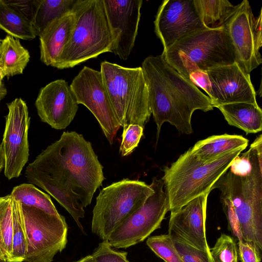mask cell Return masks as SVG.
<instances>
[{
    "label": "cell",
    "mask_w": 262,
    "mask_h": 262,
    "mask_svg": "<svg viewBox=\"0 0 262 262\" xmlns=\"http://www.w3.org/2000/svg\"><path fill=\"white\" fill-rule=\"evenodd\" d=\"M14 197L11 194L0 197V257L10 262L13 229Z\"/></svg>",
    "instance_id": "cell-26"
},
{
    "label": "cell",
    "mask_w": 262,
    "mask_h": 262,
    "mask_svg": "<svg viewBox=\"0 0 262 262\" xmlns=\"http://www.w3.org/2000/svg\"><path fill=\"white\" fill-rule=\"evenodd\" d=\"M154 192L150 185L124 179L103 188L93 211L92 232L102 241L125 220L140 209Z\"/></svg>",
    "instance_id": "cell-8"
},
{
    "label": "cell",
    "mask_w": 262,
    "mask_h": 262,
    "mask_svg": "<svg viewBox=\"0 0 262 262\" xmlns=\"http://www.w3.org/2000/svg\"><path fill=\"white\" fill-rule=\"evenodd\" d=\"M25 174L64 208L84 233L80 221L84 208L105 179L91 143L76 132H64L28 165Z\"/></svg>",
    "instance_id": "cell-1"
},
{
    "label": "cell",
    "mask_w": 262,
    "mask_h": 262,
    "mask_svg": "<svg viewBox=\"0 0 262 262\" xmlns=\"http://www.w3.org/2000/svg\"><path fill=\"white\" fill-rule=\"evenodd\" d=\"M5 166L4 156L0 145V172L2 171Z\"/></svg>",
    "instance_id": "cell-37"
},
{
    "label": "cell",
    "mask_w": 262,
    "mask_h": 262,
    "mask_svg": "<svg viewBox=\"0 0 262 262\" xmlns=\"http://www.w3.org/2000/svg\"><path fill=\"white\" fill-rule=\"evenodd\" d=\"M210 253L213 262H238L236 244L231 236L224 233L210 248Z\"/></svg>",
    "instance_id": "cell-30"
},
{
    "label": "cell",
    "mask_w": 262,
    "mask_h": 262,
    "mask_svg": "<svg viewBox=\"0 0 262 262\" xmlns=\"http://www.w3.org/2000/svg\"><path fill=\"white\" fill-rule=\"evenodd\" d=\"M252 166L243 174L229 169L211 188L219 190L223 209L231 210L238 221L243 241L262 250V136L250 145Z\"/></svg>",
    "instance_id": "cell-3"
},
{
    "label": "cell",
    "mask_w": 262,
    "mask_h": 262,
    "mask_svg": "<svg viewBox=\"0 0 262 262\" xmlns=\"http://www.w3.org/2000/svg\"><path fill=\"white\" fill-rule=\"evenodd\" d=\"M127 253L112 247L107 241H102L91 254L94 262H129Z\"/></svg>",
    "instance_id": "cell-32"
},
{
    "label": "cell",
    "mask_w": 262,
    "mask_h": 262,
    "mask_svg": "<svg viewBox=\"0 0 262 262\" xmlns=\"http://www.w3.org/2000/svg\"><path fill=\"white\" fill-rule=\"evenodd\" d=\"M146 244L165 262H183L174 246L171 235L168 233L149 237Z\"/></svg>",
    "instance_id": "cell-29"
},
{
    "label": "cell",
    "mask_w": 262,
    "mask_h": 262,
    "mask_svg": "<svg viewBox=\"0 0 262 262\" xmlns=\"http://www.w3.org/2000/svg\"><path fill=\"white\" fill-rule=\"evenodd\" d=\"M143 133V127L135 124H129L123 130L119 149L121 156H128L134 150L138 145Z\"/></svg>",
    "instance_id": "cell-33"
},
{
    "label": "cell",
    "mask_w": 262,
    "mask_h": 262,
    "mask_svg": "<svg viewBox=\"0 0 262 262\" xmlns=\"http://www.w3.org/2000/svg\"><path fill=\"white\" fill-rule=\"evenodd\" d=\"M193 2L204 26L210 29L224 28L236 7V5L227 0H193Z\"/></svg>",
    "instance_id": "cell-23"
},
{
    "label": "cell",
    "mask_w": 262,
    "mask_h": 262,
    "mask_svg": "<svg viewBox=\"0 0 262 262\" xmlns=\"http://www.w3.org/2000/svg\"><path fill=\"white\" fill-rule=\"evenodd\" d=\"M141 68L157 125V141L164 123L173 125L180 133L189 135L193 133V112L198 110L206 112L215 107L209 96L171 67L162 53L145 58Z\"/></svg>",
    "instance_id": "cell-2"
},
{
    "label": "cell",
    "mask_w": 262,
    "mask_h": 262,
    "mask_svg": "<svg viewBox=\"0 0 262 262\" xmlns=\"http://www.w3.org/2000/svg\"><path fill=\"white\" fill-rule=\"evenodd\" d=\"M72 10L50 24L38 36L40 60L54 67L68 42L73 28Z\"/></svg>",
    "instance_id": "cell-19"
},
{
    "label": "cell",
    "mask_w": 262,
    "mask_h": 262,
    "mask_svg": "<svg viewBox=\"0 0 262 262\" xmlns=\"http://www.w3.org/2000/svg\"><path fill=\"white\" fill-rule=\"evenodd\" d=\"M102 74L117 119L123 130L130 124L144 128L151 111L148 90L141 67L126 68L104 61Z\"/></svg>",
    "instance_id": "cell-7"
},
{
    "label": "cell",
    "mask_w": 262,
    "mask_h": 262,
    "mask_svg": "<svg viewBox=\"0 0 262 262\" xmlns=\"http://www.w3.org/2000/svg\"><path fill=\"white\" fill-rule=\"evenodd\" d=\"M7 94V90L5 85L0 87V102L5 98Z\"/></svg>",
    "instance_id": "cell-39"
},
{
    "label": "cell",
    "mask_w": 262,
    "mask_h": 262,
    "mask_svg": "<svg viewBox=\"0 0 262 262\" xmlns=\"http://www.w3.org/2000/svg\"><path fill=\"white\" fill-rule=\"evenodd\" d=\"M162 53L167 62L186 79L193 71H207L235 62L231 43L224 28H206L192 32Z\"/></svg>",
    "instance_id": "cell-6"
},
{
    "label": "cell",
    "mask_w": 262,
    "mask_h": 262,
    "mask_svg": "<svg viewBox=\"0 0 262 262\" xmlns=\"http://www.w3.org/2000/svg\"><path fill=\"white\" fill-rule=\"evenodd\" d=\"M154 25L156 34L163 46V50L181 38L206 29L193 0L163 1L158 8Z\"/></svg>",
    "instance_id": "cell-14"
},
{
    "label": "cell",
    "mask_w": 262,
    "mask_h": 262,
    "mask_svg": "<svg viewBox=\"0 0 262 262\" xmlns=\"http://www.w3.org/2000/svg\"><path fill=\"white\" fill-rule=\"evenodd\" d=\"M73 30L54 67L71 68L86 60L111 52L114 36L103 0H76L72 8Z\"/></svg>",
    "instance_id": "cell-5"
},
{
    "label": "cell",
    "mask_w": 262,
    "mask_h": 262,
    "mask_svg": "<svg viewBox=\"0 0 262 262\" xmlns=\"http://www.w3.org/2000/svg\"><path fill=\"white\" fill-rule=\"evenodd\" d=\"M76 0H38L32 25L39 36L52 21L72 11Z\"/></svg>",
    "instance_id": "cell-25"
},
{
    "label": "cell",
    "mask_w": 262,
    "mask_h": 262,
    "mask_svg": "<svg viewBox=\"0 0 262 262\" xmlns=\"http://www.w3.org/2000/svg\"><path fill=\"white\" fill-rule=\"evenodd\" d=\"M0 262H3L0 257Z\"/></svg>",
    "instance_id": "cell-41"
},
{
    "label": "cell",
    "mask_w": 262,
    "mask_h": 262,
    "mask_svg": "<svg viewBox=\"0 0 262 262\" xmlns=\"http://www.w3.org/2000/svg\"><path fill=\"white\" fill-rule=\"evenodd\" d=\"M248 142L249 140L242 136L225 134L200 140L189 149L200 160L210 162L233 150L245 149Z\"/></svg>",
    "instance_id": "cell-20"
},
{
    "label": "cell",
    "mask_w": 262,
    "mask_h": 262,
    "mask_svg": "<svg viewBox=\"0 0 262 262\" xmlns=\"http://www.w3.org/2000/svg\"><path fill=\"white\" fill-rule=\"evenodd\" d=\"M206 73L210 87L209 97L215 107L237 102L257 104L250 75L236 62L212 68Z\"/></svg>",
    "instance_id": "cell-15"
},
{
    "label": "cell",
    "mask_w": 262,
    "mask_h": 262,
    "mask_svg": "<svg viewBox=\"0 0 262 262\" xmlns=\"http://www.w3.org/2000/svg\"><path fill=\"white\" fill-rule=\"evenodd\" d=\"M114 36L111 53L126 60L134 48L141 17L142 0H103Z\"/></svg>",
    "instance_id": "cell-16"
},
{
    "label": "cell",
    "mask_w": 262,
    "mask_h": 262,
    "mask_svg": "<svg viewBox=\"0 0 262 262\" xmlns=\"http://www.w3.org/2000/svg\"><path fill=\"white\" fill-rule=\"evenodd\" d=\"M262 12L255 17L248 1L236 7L225 25L233 50L235 60L247 74L262 62L259 50L262 46Z\"/></svg>",
    "instance_id": "cell-11"
},
{
    "label": "cell",
    "mask_w": 262,
    "mask_h": 262,
    "mask_svg": "<svg viewBox=\"0 0 262 262\" xmlns=\"http://www.w3.org/2000/svg\"><path fill=\"white\" fill-rule=\"evenodd\" d=\"M187 79L196 87L199 86L203 89L209 96L210 93V87L206 71L200 70L193 71L188 75Z\"/></svg>",
    "instance_id": "cell-36"
},
{
    "label": "cell",
    "mask_w": 262,
    "mask_h": 262,
    "mask_svg": "<svg viewBox=\"0 0 262 262\" xmlns=\"http://www.w3.org/2000/svg\"><path fill=\"white\" fill-rule=\"evenodd\" d=\"M4 1L32 24L37 8L38 0H4Z\"/></svg>",
    "instance_id": "cell-34"
},
{
    "label": "cell",
    "mask_w": 262,
    "mask_h": 262,
    "mask_svg": "<svg viewBox=\"0 0 262 262\" xmlns=\"http://www.w3.org/2000/svg\"><path fill=\"white\" fill-rule=\"evenodd\" d=\"M78 104L86 107L98 121L108 143L121 127L114 112L100 71L84 67L70 84Z\"/></svg>",
    "instance_id": "cell-12"
},
{
    "label": "cell",
    "mask_w": 262,
    "mask_h": 262,
    "mask_svg": "<svg viewBox=\"0 0 262 262\" xmlns=\"http://www.w3.org/2000/svg\"><path fill=\"white\" fill-rule=\"evenodd\" d=\"M35 106L41 121L56 129L68 126L78 108L70 85L62 79L53 81L41 88Z\"/></svg>",
    "instance_id": "cell-17"
},
{
    "label": "cell",
    "mask_w": 262,
    "mask_h": 262,
    "mask_svg": "<svg viewBox=\"0 0 262 262\" xmlns=\"http://www.w3.org/2000/svg\"><path fill=\"white\" fill-rule=\"evenodd\" d=\"M29 51L21 44L19 39L9 35L0 43V71L4 77L23 74L29 62Z\"/></svg>",
    "instance_id": "cell-22"
},
{
    "label": "cell",
    "mask_w": 262,
    "mask_h": 262,
    "mask_svg": "<svg viewBox=\"0 0 262 262\" xmlns=\"http://www.w3.org/2000/svg\"><path fill=\"white\" fill-rule=\"evenodd\" d=\"M228 123L243 130L247 134L262 129V111L258 104L237 102L217 106Z\"/></svg>",
    "instance_id": "cell-21"
},
{
    "label": "cell",
    "mask_w": 262,
    "mask_h": 262,
    "mask_svg": "<svg viewBox=\"0 0 262 262\" xmlns=\"http://www.w3.org/2000/svg\"><path fill=\"white\" fill-rule=\"evenodd\" d=\"M74 262H94L93 257L91 255L86 256L82 257L79 260Z\"/></svg>",
    "instance_id": "cell-38"
},
{
    "label": "cell",
    "mask_w": 262,
    "mask_h": 262,
    "mask_svg": "<svg viewBox=\"0 0 262 262\" xmlns=\"http://www.w3.org/2000/svg\"><path fill=\"white\" fill-rule=\"evenodd\" d=\"M154 192L144 205L120 224L108 236L107 242L116 249H126L144 241L161 224L169 211L168 197L162 179H152Z\"/></svg>",
    "instance_id": "cell-10"
},
{
    "label": "cell",
    "mask_w": 262,
    "mask_h": 262,
    "mask_svg": "<svg viewBox=\"0 0 262 262\" xmlns=\"http://www.w3.org/2000/svg\"><path fill=\"white\" fill-rule=\"evenodd\" d=\"M10 194L23 205L40 209L52 215L60 214L50 196L32 184L23 183L15 186Z\"/></svg>",
    "instance_id": "cell-27"
},
{
    "label": "cell",
    "mask_w": 262,
    "mask_h": 262,
    "mask_svg": "<svg viewBox=\"0 0 262 262\" xmlns=\"http://www.w3.org/2000/svg\"><path fill=\"white\" fill-rule=\"evenodd\" d=\"M5 127L0 144L5 159L4 174L11 180L21 175L29 157L28 131L30 123L28 106L20 98L7 103Z\"/></svg>",
    "instance_id": "cell-13"
},
{
    "label": "cell",
    "mask_w": 262,
    "mask_h": 262,
    "mask_svg": "<svg viewBox=\"0 0 262 262\" xmlns=\"http://www.w3.org/2000/svg\"><path fill=\"white\" fill-rule=\"evenodd\" d=\"M171 237L183 262H213L210 251H205L196 249L174 236Z\"/></svg>",
    "instance_id": "cell-31"
},
{
    "label": "cell",
    "mask_w": 262,
    "mask_h": 262,
    "mask_svg": "<svg viewBox=\"0 0 262 262\" xmlns=\"http://www.w3.org/2000/svg\"><path fill=\"white\" fill-rule=\"evenodd\" d=\"M4 78V77H3L2 74L1 73V72L0 71V87L5 85L4 84H3V82H2V80H3Z\"/></svg>",
    "instance_id": "cell-40"
},
{
    "label": "cell",
    "mask_w": 262,
    "mask_h": 262,
    "mask_svg": "<svg viewBox=\"0 0 262 262\" xmlns=\"http://www.w3.org/2000/svg\"><path fill=\"white\" fill-rule=\"evenodd\" d=\"M0 29L14 38L31 40L36 37L30 21L0 0Z\"/></svg>",
    "instance_id": "cell-24"
},
{
    "label": "cell",
    "mask_w": 262,
    "mask_h": 262,
    "mask_svg": "<svg viewBox=\"0 0 262 262\" xmlns=\"http://www.w3.org/2000/svg\"><path fill=\"white\" fill-rule=\"evenodd\" d=\"M13 215V229L10 262H24L27 251V236L21 204L14 197Z\"/></svg>",
    "instance_id": "cell-28"
},
{
    "label": "cell",
    "mask_w": 262,
    "mask_h": 262,
    "mask_svg": "<svg viewBox=\"0 0 262 262\" xmlns=\"http://www.w3.org/2000/svg\"><path fill=\"white\" fill-rule=\"evenodd\" d=\"M20 204L27 241L24 261L52 262L68 243V227L65 217Z\"/></svg>",
    "instance_id": "cell-9"
},
{
    "label": "cell",
    "mask_w": 262,
    "mask_h": 262,
    "mask_svg": "<svg viewBox=\"0 0 262 262\" xmlns=\"http://www.w3.org/2000/svg\"><path fill=\"white\" fill-rule=\"evenodd\" d=\"M238 250L242 262H261V250L255 244L245 241L239 242Z\"/></svg>",
    "instance_id": "cell-35"
},
{
    "label": "cell",
    "mask_w": 262,
    "mask_h": 262,
    "mask_svg": "<svg viewBox=\"0 0 262 262\" xmlns=\"http://www.w3.org/2000/svg\"><path fill=\"white\" fill-rule=\"evenodd\" d=\"M245 149L230 152L210 162L195 157L189 149L169 166H165L162 179L171 213L195 198L209 193L216 182Z\"/></svg>",
    "instance_id": "cell-4"
},
{
    "label": "cell",
    "mask_w": 262,
    "mask_h": 262,
    "mask_svg": "<svg viewBox=\"0 0 262 262\" xmlns=\"http://www.w3.org/2000/svg\"><path fill=\"white\" fill-rule=\"evenodd\" d=\"M209 194L200 195L177 211L170 213L168 224V234L205 251H210L205 226Z\"/></svg>",
    "instance_id": "cell-18"
},
{
    "label": "cell",
    "mask_w": 262,
    "mask_h": 262,
    "mask_svg": "<svg viewBox=\"0 0 262 262\" xmlns=\"http://www.w3.org/2000/svg\"><path fill=\"white\" fill-rule=\"evenodd\" d=\"M1 40H2V39H0V43H1Z\"/></svg>",
    "instance_id": "cell-42"
}]
</instances>
